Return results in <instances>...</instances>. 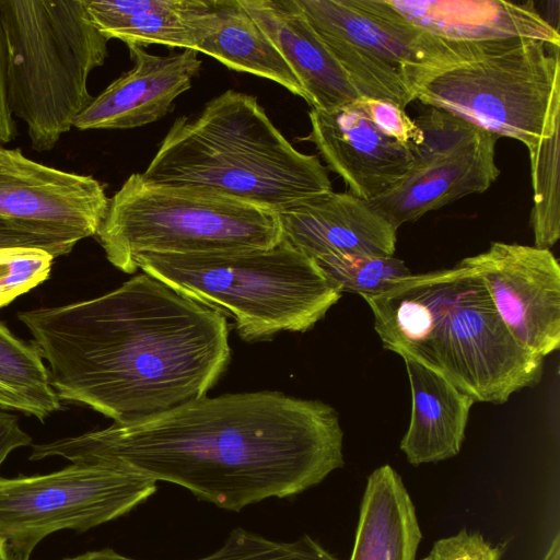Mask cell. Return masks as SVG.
Instances as JSON below:
<instances>
[{
  "label": "cell",
  "instance_id": "obj_1",
  "mask_svg": "<svg viewBox=\"0 0 560 560\" xmlns=\"http://www.w3.org/2000/svg\"><path fill=\"white\" fill-rule=\"evenodd\" d=\"M337 411L279 392L203 396L141 420L33 445L31 460H117L238 512L296 495L343 466Z\"/></svg>",
  "mask_w": 560,
  "mask_h": 560
},
{
  "label": "cell",
  "instance_id": "obj_2",
  "mask_svg": "<svg viewBox=\"0 0 560 560\" xmlns=\"http://www.w3.org/2000/svg\"><path fill=\"white\" fill-rule=\"evenodd\" d=\"M18 317L59 399L114 422L207 396L231 360L226 317L144 272L98 298Z\"/></svg>",
  "mask_w": 560,
  "mask_h": 560
},
{
  "label": "cell",
  "instance_id": "obj_3",
  "mask_svg": "<svg viewBox=\"0 0 560 560\" xmlns=\"http://www.w3.org/2000/svg\"><path fill=\"white\" fill-rule=\"evenodd\" d=\"M362 298L385 349L440 374L475 401L504 404L541 378L544 359L513 339L469 267L410 275Z\"/></svg>",
  "mask_w": 560,
  "mask_h": 560
},
{
  "label": "cell",
  "instance_id": "obj_4",
  "mask_svg": "<svg viewBox=\"0 0 560 560\" xmlns=\"http://www.w3.org/2000/svg\"><path fill=\"white\" fill-rule=\"evenodd\" d=\"M141 176L280 213L332 191L316 155L298 151L253 95L228 90L174 120Z\"/></svg>",
  "mask_w": 560,
  "mask_h": 560
},
{
  "label": "cell",
  "instance_id": "obj_5",
  "mask_svg": "<svg viewBox=\"0 0 560 560\" xmlns=\"http://www.w3.org/2000/svg\"><path fill=\"white\" fill-rule=\"evenodd\" d=\"M133 267L231 317L248 342L310 330L342 295L312 258L284 238L269 248L143 254Z\"/></svg>",
  "mask_w": 560,
  "mask_h": 560
},
{
  "label": "cell",
  "instance_id": "obj_6",
  "mask_svg": "<svg viewBox=\"0 0 560 560\" xmlns=\"http://www.w3.org/2000/svg\"><path fill=\"white\" fill-rule=\"evenodd\" d=\"M409 92L529 149L560 128L559 47L532 38L447 42L413 71Z\"/></svg>",
  "mask_w": 560,
  "mask_h": 560
},
{
  "label": "cell",
  "instance_id": "obj_7",
  "mask_svg": "<svg viewBox=\"0 0 560 560\" xmlns=\"http://www.w3.org/2000/svg\"><path fill=\"white\" fill-rule=\"evenodd\" d=\"M8 44L7 94L31 145L51 150L94 96L91 72L108 39L88 20L83 0H0Z\"/></svg>",
  "mask_w": 560,
  "mask_h": 560
},
{
  "label": "cell",
  "instance_id": "obj_8",
  "mask_svg": "<svg viewBox=\"0 0 560 560\" xmlns=\"http://www.w3.org/2000/svg\"><path fill=\"white\" fill-rule=\"evenodd\" d=\"M107 260L133 273L143 254H199L269 248L282 238L278 213L190 187L131 174L108 199L95 234Z\"/></svg>",
  "mask_w": 560,
  "mask_h": 560
},
{
  "label": "cell",
  "instance_id": "obj_9",
  "mask_svg": "<svg viewBox=\"0 0 560 560\" xmlns=\"http://www.w3.org/2000/svg\"><path fill=\"white\" fill-rule=\"evenodd\" d=\"M158 481L117 460L71 463L30 477H0V537L30 558L38 542L61 529L86 532L147 501Z\"/></svg>",
  "mask_w": 560,
  "mask_h": 560
},
{
  "label": "cell",
  "instance_id": "obj_10",
  "mask_svg": "<svg viewBox=\"0 0 560 560\" xmlns=\"http://www.w3.org/2000/svg\"><path fill=\"white\" fill-rule=\"evenodd\" d=\"M296 2L361 97L406 108L413 102L412 72L445 48V40L410 23L387 0Z\"/></svg>",
  "mask_w": 560,
  "mask_h": 560
},
{
  "label": "cell",
  "instance_id": "obj_11",
  "mask_svg": "<svg viewBox=\"0 0 560 560\" xmlns=\"http://www.w3.org/2000/svg\"><path fill=\"white\" fill-rule=\"evenodd\" d=\"M413 120L420 135L409 171L396 186L370 200L397 230L463 197L486 191L500 175L495 135L434 107Z\"/></svg>",
  "mask_w": 560,
  "mask_h": 560
},
{
  "label": "cell",
  "instance_id": "obj_12",
  "mask_svg": "<svg viewBox=\"0 0 560 560\" xmlns=\"http://www.w3.org/2000/svg\"><path fill=\"white\" fill-rule=\"evenodd\" d=\"M312 142L327 167L352 195L373 200L396 186L409 171L420 131L405 108L360 97L340 107L308 113Z\"/></svg>",
  "mask_w": 560,
  "mask_h": 560
},
{
  "label": "cell",
  "instance_id": "obj_13",
  "mask_svg": "<svg viewBox=\"0 0 560 560\" xmlns=\"http://www.w3.org/2000/svg\"><path fill=\"white\" fill-rule=\"evenodd\" d=\"M458 264L483 280L493 306L513 339L545 358L560 346V266L550 249L493 242Z\"/></svg>",
  "mask_w": 560,
  "mask_h": 560
},
{
  "label": "cell",
  "instance_id": "obj_14",
  "mask_svg": "<svg viewBox=\"0 0 560 560\" xmlns=\"http://www.w3.org/2000/svg\"><path fill=\"white\" fill-rule=\"evenodd\" d=\"M91 175L44 165L0 147V218L55 238L95 236L108 207Z\"/></svg>",
  "mask_w": 560,
  "mask_h": 560
},
{
  "label": "cell",
  "instance_id": "obj_15",
  "mask_svg": "<svg viewBox=\"0 0 560 560\" xmlns=\"http://www.w3.org/2000/svg\"><path fill=\"white\" fill-rule=\"evenodd\" d=\"M133 66L113 81L77 117L80 130L131 129L164 117L174 101L191 88L202 60L194 49L159 56L127 46Z\"/></svg>",
  "mask_w": 560,
  "mask_h": 560
},
{
  "label": "cell",
  "instance_id": "obj_16",
  "mask_svg": "<svg viewBox=\"0 0 560 560\" xmlns=\"http://www.w3.org/2000/svg\"><path fill=\"white\" fill-rule=\"evenodd\" d=\"M282 236L313 260L330 254L394 256L397 229L370 200L326 192L278 213Z\"/></svg>",
  "mask_w": 560,
  "mask_h": 560
},
{
  "label": "cell",
  "instance_id": "obj_17",
  "mask_svg": "<svg viewBox=\"0 0 560 560\" xmlns=\"http://www.w3.org/2000/svg\"><path fill=\"white\" fill-rule=\"evenodd\" d=\"M240 2L279 50L312 108L329 110L361 97L296 0Z\"/></svg>",
  "mask_w": 560,
  "mask_h": 560
},
{
  "label": "cell",
  "instance_id": "obj_18",
  "mask_svg": "<svg viewBox=\"0 0 560 560\" xmlns=\"http://www.w3.org/2000/svg\"><path fill=\"white\" fill-rule=\"evenodd\" d=\"M406 20L447 42L532 38L560 47V34L530 2L387 0Z\"/></svg>",
  "mask_w": 560,
  "mask_h": 560
},
{
  "label": "cell",
  "instance_id": "obj_19",
  "mask_svg": "<svg viewBox=\"0 0 560 560\" xmlns=\"http://www.w3.org/2000/svg\"><path fill=\"white\" fill-rule=\"evenodd\" d=\"M411 388V417L400 442L408 463H438L456 456L475 399L440 374L402 358Z\"/></svg>",
  "mask_w": 560,
  "mask_h": 560
},
{
  "label": "cell",
  "instance_id": "obj_20",
  "mask_svg": "<svg viewBox=\"0 0 560 560\" xmlns=\"http://www.w3.org/2000/svg\"><path fill=\"white\" fill-rule=\"evenodd\" d=\"M195 50L235 71L273 81L307 101L279 50L240 0H209Z\"/></svg>",
  "mask_w": 560,
  "mask_h": 560
},
{
  "label": "cell",
  "instance_id": "obj_21",
  "mask_svg": "<svg viewBox=\"0 0 560 560\" xmlns=\"http://www.w3.org/2000/svg\"><path fill=\"white\" fill-rule=\"evenodd\" d=\"M90 23L108 40L194 49L209 0H83Z\"/></svg>",
  "mask_w": 560,
  "mask_h": 560
},
{
  "label": "cell",
  "instance_id": "obj_22",
  "mask_svg": "<svg viewBox=\"0 0 560 560\" xmlns=\"http://www.w3.org/2000/svg\"><path fill=\"white\" fill-rule=\"evenodd\" d=\"M422 534L413 502L390 465L373 470L349 560H416Z\"/></svg>",
  "mask_w": 560,
  "mask_h": 560
},
{
  "label": "cell",
  "instance_id": "obj_23",
  "mask_svg": "<svg viewBox=\"0 0 560 560\" xmlns=\"http://www.w3.org/2000/svg\"><path fill=\"white\" fill-rule=\"evenodd\" d=\"M43 359L35 341H22L0 322V384L23 398L40 421L61 409Z\"/></svg>",
  "mask_w": 560,
  "mask_h": 560
},
{
  "label": "cell",
  "instance_id": "obj_24",
  "mask_svg": "<svg viewBox=\"0 0 560 560\" xmlns=\"http://www.w3.org/2000/svg\"><path fill=\"white\" fill-rule=\"evenodd\" d=\"M62 560H140L105 548ZM196 560H339L310 535L292 541L266 538L245 528H234L223 545Z\"/></svg>",
  "mask_w": 560,
  "mask_h": 560
},
{
  "label": "cell",
  "instance_id": "obj_25",
  "mask_svg": "<svg viewBox=\"0 0 560 560\" xmlns=\"http://www.w3.org/2000/svg\"><path fill=\"white\" fill-rule=\"evenodd\" d=\"M560 128L527 149L533 185L530 223L535 247L550 249L560 237Z\"/></svg>",
  "mask_w": 560,
  "mask_h": 560
},
{
  "label": "cell",
  "instance_id": "obj_26",
  "mask_svg": "<svg viewBox=\"0 0 560 560\" xmlns=\"http://www.w3.org/2000/svg\"><path fill=\"white\" fill-rule=\"evenodd\" d=\"M327 279L341 292L375 295L411 275L395 256L330 254L314 259Z\"/></svg>",
  "mask_w": 560,
  "mask_h": 560
},
{
  "label": "cell",
  "instance_id": "obj_27",
  "mask_svg": "<svg viewBox=\"0 0 560 560\" xmlns=\"http://www.w3.org/2000/svg\"><path fill=\"white\" fill-rule=\"evenodd\" d=\"M55 257L38 248L0 249V307L45 281Z\"/></svg>",
  "mask_w": 560,
  "mask_h": 560
},
{
  "label": "cell",
  "instance_id": "obj_28",
  "mask_svg": "<svg viewBox=\"0 0 560 560\" xmlns=\"http://www.w3.org/2000/svg\"><path fill=\"white\" fill-rule=\"evenodd\" d=\"M502 546H492L482 535L462 529L436 540L421 560H500Z\"/></svg>",
  "mask_w": 560,
  "mask_h": 560
},
{
  "label": "cell",
  "instance_id": "obj_29",
  "mask_svg": "<svg viewBox=\"0 0 560 560\" xmlns=\"http://www.w3.org/2000/svg\"><path fill=\"white\" fill-rule=\"evenodd\" d=\"M75 244L72 241L39 234L0 218V249L15 247L38 248L48 252L56 258L69 254Z\"/></svg>",
  "mask_w": 560,
  "mask_h": 560
},
{
  "label": "cell",
  "instance_id": "obj_30",
  "mask_svg": "<svg viewBox=\"0 0 560 560\" xmlns=\"http://www.w3.org/2000/svg\"><path fill=\"white\" fill-rule=\"evenodd\" d=\"M8 44L0 11V147L13 140L16 127L7 94Z\"/></svg>",
  "mask_w": 560,
  "mask_h": 560
},
{
  "label": "cell",
  "instance_id": "obj_31",
  "mask_svg": "<svg viewBox=\"0 0 560 560\" xmlns=\"http://www.w3.org/2000/svg\"><path fill=\"white\" fill-rule=\"evenodd\" d=\"M32 438L19 424V419L0 408V466L15 448L27 446Z\"/></svg>",
  "mask_w": 560,
  "mask_h": 560
},
{
  "label": "cell",
  "instance_id": "obj_32",
  "mask_svg": "<svg viewBox=\"0 0 560 560\" xmlns=\"http://www.w3.org/2000/svg\"><path fill=\"white\" fill-rule=\"evenodd\" d=\"M0 408L18 410L34 416L32 407L19 395L0 384Z\"/></svg>",
  "mask_w": 560,
  "mask_h": 560
},
{
  "label": "cell",
  "instance_id": "obj_33",
  "mask_svg": "<svg viewBox=\"0 0 560 560\" xmlns=\"http://www.w3.org/2000/svg\"><path fill=\"white\" fill-rule=\"evenodd\" d=\"M542 560H560V534L557 533Z\"/></svg>",
  "mask_w": 560,
  "mask_h": 560
},
{
  "label": "cell",
  "instance_id": "obj_34",
  "mask_svg": "<svg viewBox=\"0 0 560 560\" xmlns=\"http://www.w3.org/2000/svg\"><path fill=\"white\" fill-rule=\"evenodd\" d=\"M0 560H28L25 557H22L15 552H13L8 545L0 551Z\"/></svg>",
  "mask_w": 560,
  "mask_h": 560
},
{
  "label": "cell",
  "instance_id": "obj_35",
  "mask_svg": "<svg viewBox=\"0 0 560 560\" xmlns=\"http://www.w3.org/2000/svg\"><path fill=\"white\" fill-rule=\"evenodd\" d=\"M7 546V542L3 538L0 537V551Z\"/></svg>",
  "mask_w": 560,
  "mask_h": 560
}]
</instances>
